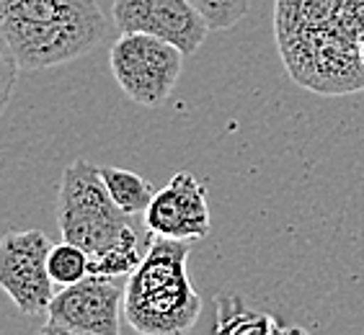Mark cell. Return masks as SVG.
<instances>
[{
  "instance_id": "obj_1",
  "label": "cell",
  "mask_w": 364,
  "mask_h": 335,
  "mask_svg": "<svg viewBox=\"0 0 364 335\" xmlns=\"http://www.w3.org/2000/svg\"><path fill=\"white\" fill-rule=\"evenodd\" d=\"M274 31L297 85L323 96L364 88V0H277Z\"/></svg>"
},
{
  "instance_id": "obj_2",
  "label": "cell",
  "mask_w": 364,
  "mask_h": 335,
  "mask_svg": "<svg viewBox=\"0 0 364 335\" xmlns=\"http://www.w3.org/2000/svg\"><path fill=\"white\" fill-rule=\"evenodd\" d=\"M57 224L63 240L88 253L91 273L104 276H129L155 238L145 214L122 209L106 189L101 168L85 158H77L63 170L57 189Z\"/></svg>"
},
{
  "instance_id": "obj_3",
  "label": "cell",
  "mask_w": 364,
  "mask_h": 335,
  "mask_svg": "<svg viewBox=\"0 0 364 335\" xmlns=\"http://www.w3.org/2000/svg\"><path fill=\"white\" fill-rule=\"evenodd\" d=\"M0 34L21 70H44L91 55L109 21L96 0H0Z\"/></svg>"
},
{
  "instance_id": "obj_4",
  "label": "cell",
  "mask_w": 364,
  "mask_h": 335,
  "mask_svg": "<svg viewBox=\"0 0 364 335\" xmlns=\"http://www.w3.org/2000/svg\"><path fill=\"white\" fill-rule=\"evenodd\" d=\"M191 240L155 235L142 263L129 273L124 320L142 335H178L194 328L202 300L186 271Z\"/></svg>"
},
{
  "instance_id": "obj_5",
  "label": "cell",
  "mask_w": 364,
  "mask_h": 335,
  "mask_svg": "<svg viewBox=\"0 0 364 335\" xmlns=\"http://www.w3.org/2000/svg\"><path fill=\"white\" fill-rule=\"evenodd\" d=\"M183 52L153 34H122L112 44L109 67L132 104L161 106L173 93L183 67Z\"/></svg>"
},
{
  "instance_id": "obj_6",
  "label": "cell",
  "mask_w": 364,
  "mask_h": 335,
  "mask_svg": "<svg viewBox=\"0 0 364 335\" xmlns=\"http://www.w3.org/2000/svg\"><path fill=\"white\" fill-rule=\"evenodd\" d=\"M129 276L88 273L85 279L55 292L39 333L119 335L124 292Z\"/></svg>"
},
{
  "instance_id": "obj_7",
  "label": "cell",
  "mask_w": 364,
  "mask_h": 335,
  "mask_svg": "<svg viewBox=\"0 0 364 335\" xmlns=\"http://www.w3.org/2000/svg\"><path fill=\"white\" fill-rule=\"evenodd\" d=\"M52 243L42 230L6 232L0 238V289L23 317L47 314L55 297L47 258Z\"/></svg>"
},
{
  "instance_id": "obj_8",
  "label": "cell",
  "mask_w": 364,
  "mask_h": 335,
  "mask_svg": "<svg viewBox=\"0 0 364 335\" xmlns=\"http://www.w3.org/2000/svg\"><path fill=\"white\" fill-rule=\"evenodd\" d=\"M112 16L122 34H153L183 55H194L212 28L191 0H114Z\"/></svg>"
},
{
  "instance_id": "obj_9",
  "label": "cell",
  "mask_w": 364,
  "mask_h": 335,
  "mask_svg": "<svg viewBox=\"0 0 364 335\" xmlns=\"http://www.w3.org/2000/svg\"><path fill=\"white\" fill-rule=\"evenodd\" d=\"M147 227L173 240H202L210 235L212 219L207 207V191L196 175L178 170L163 189L155 191L145 212Z\"/></svg>"
},
{
  "instance_id": "obj_10",
  "label": "cell",
  "mask_w": 364,
  "mask_h": 335,
  "mask_svg": "<svg viewBox=\"0 0 364 335\" xmlns=\"http://www.w3.org/2000/svg\"><path fill=\"white\" fill-rule=\"evenodd\" d=\"M101 178H104L114 202L129 214H145L155 191H158L147 178L132 173V170H124V168H101Z\"/></svg>"
},
{
  "instance_id": "obj_11",
  "label": "cell",
  "mask_w": 364,
  "mask_h": 335,
  "mask_svg": "<svg viewBox=\"0 0 364 335\" xmlns=\"http://www.w3.org/2000/svg\"><path fill=\"white\" fill-rule=\"evenodd\" d=\"M47 268L55 287H70V284L85 279L91 273V258H88V253L80 245L63 240L60 245H52Z\"/></svg>"
},
{
  "instance_id": "obj_12",
  "label": "cell",
  "mask_w": 364,
  "mask_h": 335,
  "mask_svg": "<svg viewBox=\"0 0 364 335\" xmlns=\"http://www.w3.org/2000/svg\"><path fill=\"white\" fill-rule=\"evenodd\" d=\"M191 3L218 31L235 26L248 13V6H251V0H191Z\"/></svg>"
},
{
  "instance_id": "obj_13",
  "label": "cell",
  "mask_w": 364,
  "mask_h": 335,
  "mask_svg": "<svg viewBox=\"0 0 364 335\" xmlns=\"http://www.w3.org/2000/svg\"><path fill=\"white\" fill-rule=\"evenodd\" d=\"M18 70H21V65H18L16 55L11 52L8 42L3 39V34H0V116H3L8 101H11V96H14L16 80H18Z\"/></svg>"
}]
</instances>
